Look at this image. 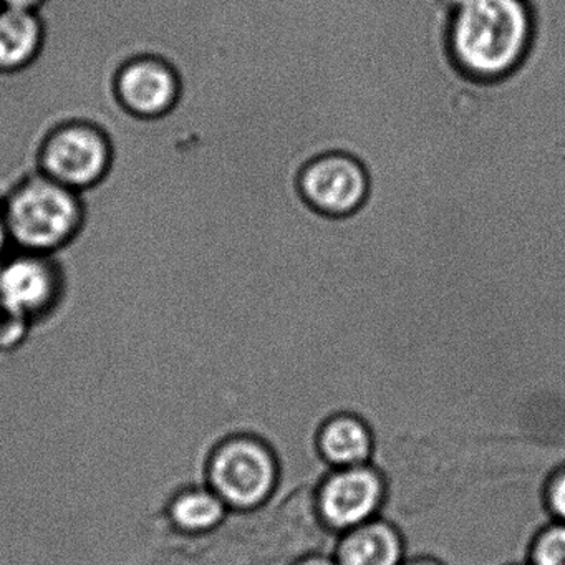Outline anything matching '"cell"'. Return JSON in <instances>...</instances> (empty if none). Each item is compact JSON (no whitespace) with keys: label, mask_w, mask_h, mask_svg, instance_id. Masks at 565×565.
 Returning <instances> with one entry per match:
<instances>
[{"label":"cell","mask_w":565,"mask_h":565,"mask_svg":"<svg viewBox=\"0 0 565 565\" xmlns=\"http://www.w3.org/2000/svg\"><path fill=\"white\" fill-rule=\"evenodd\" d=\"M445 18L452 67L472 82L495 84L527 61L537 31L534 0H436Z\"/></svg>","instance_id":"1"},{"label":"cell","mask_w":565,"mask_h":565,"mask_svg":"<svg viewBox=\"0 0 565 565\" xmlns=\"http://www.w3.org/2000/svg\"><path fill=\"white\" fill-rule=\"evenodd\" d=\"M11 243L22 253L54 256L71 246L85 224L81 193L35 171L2 198Z\"/></svg>","instance_id":"2"},{"label":"cell","mask_w":565,"mask_h":565,"mask_svg":"<svg viewBox=\"0 0 565 565\" xmlns=\"http://www.w3.org/2000/svg\"><path fill=\"white\" fill-rule=\"evenodd\" d=\"M114 163V141L105 128L82 118L55 125L38 151V171L81 194L104 183Z\"/></svg>","instance_id":"3"},{"label":"cell","mask_w":565,"mask_h":565,"mask_svg":"<svg viewBox=\"0 0 565 565\" xmlns=\"http://www.w3.org/2000/svg\"><path fill=\"white\" fill-rule=\"evenodd\" d=\"M211 482L227 505L241 511L263 508L280 484L279 456L263 439H231L211 462Z\"/></svg>","instance_id":"4"},{"label":"cell","mask_w":565,"mask_h":565,"mask_svg":"<svg viewBox=\"0 0 565 565\" xmlns=\"http://www.w3.org/2000/svg\"><path fill=\"white\" fill-rule=\"evenodd\" d=\"M297 191L310 210L342 220L365 206L372 178L355 154L343 150L322 151L300 167Z\"/></svg>","instance_id":"5"},{"label":"cell","mask_w":565,"mask_h":565,"mask_svg":"<svg viewBox=\"0 0 565 565\" xmlns=\"http://www.w3.org/2000/svg\"><path fill=\"white\" fill-rule=\"evenodd\" d=\"M386 479L373 462L329 469L313 489V511L323 527L340 535L382 515Z\"/></svg>","instance_id":"6"},{"label":"cell","mask_w":565,"mask_h":565,"mask_svg":"<svg viewBox=\"0 0 565 565\" xmlns=\"http://www.w3.org/2000/svg\"><path fill=\"white\" fill-rule=\"evenodd\" d=\"M114 98L124 114L154 121L180 104L183 82L174 65L157 54H138L121 62L111 82Z\"/></svg>","instance_id":"7"},{"label":"cell","mask_w":565,"mask_h":565,"mask_svg":"<svg viewBox=\"0 0 565 565\" xmlns=\"http://www.w3.org/2000/svg\"><path fill=\"white\" fill-rule=\"evenodd\" d=\"M64 276L52 256L19 253L0 264V309L19 320L41 316L61 297Z\"/></svg>","instance_id":"8"},{"label":"cell","mask_w":565,"mask_h":565,"mask_svg":"<svg viewBox=\"0 0 565 565\" xmlns=\"http://www.w3.org/2000/svg\"><path fill=\"white\" fill-rule=\"evenodd\" d=\"M316 448L330 469L369 465L375 456V433L355 412H329L316 433Z\"/></svg>","instance_id":"9"},{"label":"cell","mask_w":565,"mask_h":565,"mask_svg":"<svg viewBox=\"0 0 565 565\" xmlns=\"http://www.w3.org/2000/svg\"><path fill=\"white\" fill-rule=\"evenodd\" d=\"M332 554L339 565H402L408 557L402 531L383 515L340 534Z\"/></svg>","instance_id":"10"},{"label":"cell","mask_w":565,"mask_h":565,"mask_svg":"<svg viewBox=\"0 0 565 565\" xmlns=\"http://www.w3.org/2000/svg\"><path fill=\"white\" fill-rule=\"evenodd\" d=\"M47 44L41 12L0 8V74L15 75L31 68Z\"/></svg>","instance_id":"11"},{"label":"cell","mask_w":565,"mask_h":565,"mask_svg":"<svg viewBox=\"0 0 565 565\" xmlns=\"http://www.w3.org/2000/svg\"><path fill=\"white\" fill-rule=\"evenodd\" d=\"M224 504L216 492H188L173 505V518L188 531H206L223 521Z\"/></svg>","instance_id":"12"},{"label":"cell","mask_w":565,"mask_h":565,"mask_svg":"<svg viewBox=\"0 0 565 565\" xmlns=\"http://www.w3.org/2000/svg\"><path fill=\"white\" fill-rule=\"evenodd\" d=\"M527 564L565 565V522L542 524L529 545Z\"/></svg>","instance_id":"13"},{"label":"cell","mask_w":565,"mask_h":565,"mask_svg":"<svg viewBox=\"0 0 565 565\" xmlns=\"http://www.w3.org/2000/svg\"><path fill=\"white\" fill-rule=\"evenodd\" d=\"M544 504L554 521L565 522V468L545 481Z\"/></svg>","instance_id":"14"},{"label":"cell","mask_w":565,"mask_h":565,"mask_svg":"<svg viewBox=\"0 0 565 565\" xmlns=\"http://www.w3.org/2000/svg\"><path fill=\"white\" fill-rule=\"evenodd\" d=\"M289 565H339L332 552H307L300 557L294 558Z\"/></svg>","instance_id":"15"},{"label":"cell","mask_w":565,"mask_h":565,"mask_svg":"<svg viewBox=\"0 0 565 565\" xmlns=\"http://www.w3.org/2000/svg\"><path fill=\"white\" fill-rule=\"evenodd\" d=\"M428 555H429V557L438 558V561H441V562H455V564H458V565H466L465 562L461 561V558L456 557L455 554H449V552L438 551V552H431V554H428ZM472 565H482V564H481V562H479V558H478V562H475V564H472ZM491 565H505L504 558H502L501 552H495L494 557H492ZM508 565H529V564H527V561H519V562H512V564H508Z\"/></svg>","instance_id":"16"},{"label":"cell","mask_w":565,"mask_h":565,"mask_svg":"<svg viewBox=\"0 0 565 565\" xmlns=\"http://www.w3.org/2000/svg\"><path fill=\"white\" fill-rule=\"evenodd\" d=\"M49 0H0V8L14 11L42 12Z\"/></svg>","instance_id":"17"},{"label":"cell","mask_w":565,"mask_h":565,"mask_svg":"<svg viewBox=\"0 0 565 565\" xmlns=\"http://www.w3.org/2000/svg\"><path fill=\"white\" fill-rule=\"evenodd\" d=\"M11 243L9 237L8 224H6L4 210H2V200H0V264L8 259V249Z\"/></svg>","instance_id":"18"},{"label":"cell","mask_w":565,"mask_h":565,"mask_svg":"<svg viewBox=\"0 0 565 565\" xmlns=\"http://www.w3.org/2000/svg\"><path fill=\"white\" fill-rule=\"evenodd\" d=\"M402 565H445L438 558L429 557V555H408Z\"/></svg>","instance_id":"19"},{"label":"cell","mask_w":565,"mask_h":565,"mask_svg":"<svg viewBox=\"0 0 565 565\" xmlns=\"http://www.w3.org/2000/svg\"><path fill=\"white\" fill-rule=\"evenodd\" d=\"M0 320H2V309H0Z\"/></svg>","instance_id":"20"}]
</instances>
